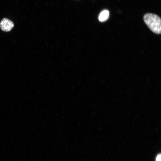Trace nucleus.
<instances>
[{
  "instance_id": "f257e3e1",
  "label": "nucleus",
  "mask_w": 161,
  "mask_h": 161,
  "mask_svg": "<svg viewBox=\"0 0 161 161\" xmlns=\"http://www.w3.org/2000/svg\"><path fill=\"white\" fill-rule=\"evenodd\" d=\"M143 20L149 28L154 33L160 34L161 31V19L157 15L151 13L145 14Z\"/></svg>"
},
{
  "instance_id": "f03ea898",
  "label": "nucleus",
  "mask_w": 161,
  "mask_h": 161,
  "mask_svg": "<svg viewBox=\"0 0 161 161\" xmlns=\"http://www.w3.org/2000/svg\"><path fill=\"white\" fill-rule=\"evenodd\" d=\"M14 26L13 22L7 18H3L0 22V27L4 31L7 32L10 31Z\"/></svg>"
},
{
  "instance_id": "7ed1b4c3",
  "label": "nucleus",
  "mask_w": 161,
  "mask_h": 161,
  "mask_svg": "<svg viewBox=\"0 0 161 161\" xmlns=\"http://www.w3.org/2000/svg\"><path fill=\"white\" fill-rule=\"evenodd\" d=\"M109 13L108 10H105L102 11L98 17L99 20L101 22L106 21L109 18Z\"/></svg>"
},
{
  "instance_id": "20e7f679",
  "label": "nucleus",
  "mask_w": 161,
  "mask_h": 161,
  "mask_svg": "<svg viewBox=\"0 0 161 161\" xmlns=\"http://www.w3.org/2000/svg\"><path fill=\"white\" fill-rule=\"evenodd\" d=\"M161 155L160 154H158L157 156L156 161H161Z\"/></svg>"
}]
</instances>
